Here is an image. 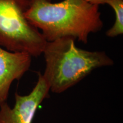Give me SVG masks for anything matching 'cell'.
Listing matches in <instances>:
<instances>
[{
  "mask_svg": "<svg viewBox=\"0 0 123 123\" xmlns=\"http://www.w3.org/2000/svg\"><path fill=\"white\" fill-rule=\"evenodd\" d=\"M25 17L47 42L70 37L87 43L91 34L103 28L99 5L87 0H31Z\"/></svg>",
  "mask_w": 123,
  "mask_h": 123,
  "instance_id": "1",
  "label": "cell"
},
{
  "mask_svg": "<svg viewBox=\"0 0 123 123\" xmlns=\"http://www.w3.org/2000/svg\"><path fill=\"white\" fill-rule=\"evenodd\" d=\"M70 37L47 42L43 51L46 67L43 78L55 93L76 84L95 69L112 66L113 61L104 51H91L76 47Z\"/></svg>",
  "mask_w": 123,
  "mask_h": 123,
  "instance_id": "2",
  "label": "cell"
},
{
  "mask_svg": "<svg viewBox=\"0 0 123 123\" xmlns=\"http://www.w3.org/2000/svg\"><path fill=\"white\" fill-rule=\"evenodd\" d=\"M31 2V0H0V46L37 57L42 54L47 41L26 18Z\"/></svg>",
  "mask_w": 123,
  "mask_h": 123,
  "instance_id": "3",
  "label": "cell"
},
{
  "mask_svg": "<svg viewBox=\"0 0 123 123\" xmlns=\"http://www.w3.org/2000/svg\"><path fill=\"white\" fill-rule=\"evenodd\" d=\"M38 81L30 93H15V104L11 108L6 102L0 105V123H31L38 107L48 98L50 88L38 73Z\"/></svg>",
  "mask_w": 123,
  "mask_h": 123,
  "instance_id": "4",
  "label": "cell"
},
{
  "mask_svg": "<svg viewBox=\"0 0 123 123\" xmlns=\"http://www.w3.org/2000/svg\"><path fill=\"white\" fill-rule=\"evenodd\" d=\"M32 56L28 54L10 51L0 46V105L6 102L14 80L29 70Z\"/></svg>",
  "mask_w": 123,
  "mask_h": 123,
  "instance_id": "5",
  "label": "cell"
},
{
  "mask_svg": "<svg viewBox=\"0 0 123 123\" xmlns=\"http://www.w3.org/2000/svg\"><path fill=\"white\" fill-rule=\"evenodd\" d=\"M107 4L114 10L115 23L106 32V36L115 38L123 33V0H107Z\"/></svg>",
  "mask_w": 123,
  "mask_h": 123,
  "instance_id": "6",
  "label": "cell"
},
{
  "mask_svg": "<svg viewBox=\"0 0 123 123\" xmlns=\"http://www.w3.org/2000/svg\"><path fill=\"white\" fill-rule=\"evenodd\" d=\"M87 1L92 4L98 5L107 4V0H87Z\"/></svg>",
  "mask_w": 123,
  "mask_h": 123,
  "instance_id": "7",
  "label": "cell"
}]
</instances>
